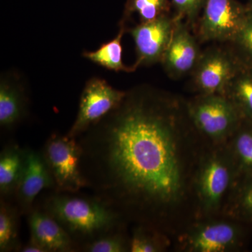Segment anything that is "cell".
Returning <instances> with one entry per match:
<instances>
[{"label":"cell","instance_id":"cell-1","mask_svg":"<svg viewBox=\"0 0 252 252\" xmlns=\"http://www.w3.org/2000/svg\"><path fill=\"white\" fill-rule=\"evenodd\" d=\"M77 140L87 188L126 222L167 235L195 220L194 179L209 144L192 124L187 100L137 86Z\"/></svg>","mask_w":252,"mask_h":252},{"label":"cell","instance_id":"cell-2","mask_svg":"<svg viewBox=\"0 0 252 252\" xmlns=\"http://www.w3.org/2000/svg\"><path fill=\"white\" fill-rule=\"evenodd\" d=\"M77 193L54 190L39 206L67 232L77 251L100 235L125 227L127 222L122 215L102 199Z\"/></svg>","mask_w":252,"mask_h":252},{"label":"cell","instance_id":"cell-3","mask_svg":"<svg viewBox=\"0 0 252 252\" xmlns=\"http://www.w3.org/2000/svg\"><path fill=\"white\" fill-rule=\"evenodd\" d=\"M238 180L234 159L227 143L208 144L200 158L194 179L195 220L222 213Z\"/></svg>","mask_w":252,"mask_h":252},{"label":"cell","instance_id":"cell-4","mask_svg":"<svg viewBox=\"0 0 252 252\" xmlns=\"http://www.w3.org/2000/svg\"><path fill=\"white\" fill-rule=\"evenodd\" d=\"M187 104L197 132L212 145L226 144L244 119L232 101L221 94H196Z\"/></svg>","mask_w":252,"mask_h":252},{"label":"cell","instance_id":"cell-5","mask_svg":"<svg viewBox=\"0 0 252 252\" xmlns=\"http://www.w3.org/2000/svg\"><path fill=\"white\" fill-rule=\"evenodd\" d=\"M245 230L241 222L225 217L194 220L180 235V248L189 252H229L240 250Z\"/></svg>","mask_w":252,"mask_h":252},{"label":"cell","instance_id":"cell-6","mask_svg":"<svg viewBox=\"0 0 252 252\" xmlns=\"http://www.w3.org/2000/svg\"><path fill=\"white\" fill-rule=\"evenodd\" d=\"M245 64L231 45L207 48L191 73L194 90L197 94L225 95L230 81Z\"/></svg>","mask_w":252,"mask_h":252},{"label":"cell","instance_id":"cell-7","mask_svg":"<svg viewBox=\"0 0 252 252\" xmlns=\"http://www.w3.org/2000/svg\"><path fill=\"white\" fill-rule=\"evenodd\" d=\"M41 153L54 180V190L77 193L87 188L80 170L81 148L77 139L53 133Z\"/></svg>","mask_w":252,"mask_h":252},{"label":"cell","instance_id":"cell-8","mask_svg":"<svg viewBox=\"0 0 252 252\" xmlns=\"http://www.w3.org/2000/svg\"><path fill=\"white\" fill-rule=\"evenodd\" d=\"M249 16L247 5L237 0H205L195 26L199 42L231 43Z\"/></svg>","mask_w":252,"mask_h":252},{"label":"cell","instance_id":"cell-9","mask_svg":"<svg viewBox=\"0 0 252 252\" xmlns=\"http://www.w3.org/2000/svg\"><path fill=\"white\" fill-rule=\"evenodd\" d=\"M126 94L125 91L114 89L104 79H89L81 94L77 117L67 135L77 139L91 126L117 108Z\"/></svg>","mask_w":252,"mask_h":252},{"label":"cell","instance_id":"cell-10","mask_svg":"<svg viewBox=\"0 0 252 252\" xmlns=\"http://www.w3.org/2000/svg\"><path fill=\"white\" fill-rule=\"evenodd\" d=\"M176 18L165 15L148 22L140 23L128 29L135 42L136 61L134 70L140 66L161 62L162 56L171 40Z\"/></svg>","mask_w":252,"mask_h":252},{"label":"cell","instance_id":"cell-11","mask_svg":"<svg viewBox=\"0 0 252 252\" xmlns=\"http://www.w3.org/2000/svg\"><path fill=\"white\" fill-rule=\"evenodd\" d=\"M198 42L189 25L176 18L171 40L160 62L169 77L177 79L191 74L202 53Z\"/></svg>","mask_w":252,"mask_h":252},{"label":"cell","instance_id":"cell-12","mask_svg":"<svg viewBox=\"0 0 252 252\" xmlns=\"http://www.w3.org/2000/svg\"><path fill=\"white\" fill-rule=\"evenodd\" d=\"M26 160L22 177L14 200L22 215H28L34 207L36 196L44 189L55 188L54 180L41 152L25 148Z\"/></svg>","mask_w":252,"mask_h":252},{"label":"cell","instance_id":"cell-13","mask_svg":"<svg viewBox=\"0 0 252 252\" xmlns=\"http://www.w3.org/2000/svg\"><path fill=\"white\" fill-rule=\"evenodd\" d=\"M31 238L46 252H72L77 246L59 222L39 207L28 214Z\"/></svg>","mask_w":252,"mask_h":252},{"label":"cell","instance_id":"cell-14","mask_svg":"<svg viewBox=\"0 0 252 252\" xmlns=\"http://www.w3.org/2000/svg\"><path fill=\"white\" fill-rule=\"evenodd\" d=\"M28 97L23 86L14 75L4 74L0 81V126L11 130L26 117Z\"/></svg>","mask_w":252,"mask_h":252},{"label":"cell","instance_id":"cell-15","mask_svg":"<svg viewBox=\"0 0 252 252\" xmlns=\"http://www.w3.org/2000/svg\"><path fill=\"white\" fill-rule=\"evenodd\" d=\"M26 150L16 144L6 146L0 154V195L1 199L14 198L22 177Z\"/></svg>","mask_w":252,"mask_h":252},{"label":"cell","instance_id":"cell-16","mask_svg":"<svg viewBox=\"0 0 252 252\" xmlns=\"http://www.w3.org/2000/svg\"><path fill=\"white\" fill-rule=\"evenodd\" d=\"M239 175V179L252 175V121L243 119L227 142Z\"/></svg>","mask_w":252,"mask_h":252},{"label":"cell","instance_id":"cell-17","mask_svg":"<svg viewBox=\"0 0 252 252\" xmlns=\"http://www.w3.org/2000/svg\"><path fill=\"white\" fill-rule=\"evenodd\" d=\"M222 212L241 223H252V175L239 179Z\"/></svg>","mask_w":252,"mask_h":252},{"label":"cell","instance_id":"cell-18","mask_svg":"<svg viewBox=\"0 0 252 252\" xmlns=\"http://www.w3.org/2000/svg\"><path fill=\"white\" fill-rule=\"evenodd\" d=\"M21 214L11 200H0V252H19L20 217Z\"/></svg>","mask_w":252,"mask_h":252},{"label":"cell","instance_id":"cell-19","mask_svg":"<svg viewBox=\"0 0 252 252\" xmlns=\"http://www.w3.org/2000/svg\"><path fill=\"white\" fill-rule=\"evenodd\" d=\"M117 36L112 40L102 44L98 49L86 51L83 56L91 62L115 72H132V67H128L123 62L122 39L126 31L125 22L121 21Z\"/></svg>","mask_w":252,"mask_h":252},{"label":"cell","instance_id":"cell-20","mask_svg":"<svg viewBox=\"0 0 252 252\" xmlns=\"http://www.w3.org/2000/svg\"><path fill=\"white\" fill-rule=\"evenodd\" d=\"M244 119L252 121V66L245 64L230 81L225 93Z\"/></svg>","mask_w":252,"mask_h":252},{"label":"cell","instance_id":"cell-21","mask_svg":"<svg viewBox=\"0 0 252 252\" xmlns=\"http://www.w3.org/2000/svg\"><path fill=\"white\" fill-rule=\"evenodd\" d=\"M167 234L153 227L135 225L130 238V252H161L170 246Z\"/></svg>","mask_w":252,"mask_h":252},{"label":"cell","instance_id":"cell-22","mask_svg":"<svg viewBox=\"0 0 252 252\" xmlns=\"http://www.w3.org/2000/svg\"><path fill=\"white\" fill-rule=\"evenodd\" d=\"M171 0H128L126 6L124 19L137 14L140 23L153 21L170 14Z\"/></svg>","mask_w":252,"mask_h":252},{"label":"cell","instance_id":"cell-23","mask_svg":"<svg viewBox=\"0 0 252 252\" xmlns=\"http://www.w3.org/2000/svg\"><path fill=\"white\" fill-rule=\"evenodd\" d=\"M124 228L108 232L98 238L84 244L78 251L85 252H130V238L126 235Z\"/></svg>","mask_w":252,"mask_h":252},{"label":"cell","instance_id":"cell-24","mask_svg":"<svg viewBox=\"0 0 252 252\" xmlns=\"http://www.w3.org/2000/svg\"><path fill=\"white\" fill-rule=\"evenodd\" d=\"M230 44L245 64L252 66V14L250 11L243 27Z\"/></svg>","mask_w":252,"mask_h":252},{"label":"cell","instance_id":"cell-25","mask_svg":"<svg viewBox=\"0 0 252 252\" xmlns=\"http://www.w3.org/2000/svg\"><path fill=\"white\" fill-rule=\"evenodd\" d=\"M205 0H171L175 10L174 16L183 19L192 31L195 30Z\"/></svg>","mask_w":252,"mask_h":252},{"label":"cell","instance_id":"cell-26","mask_svg":"<svg viewBox=\"0 0 252 252\" xmlns=\"http://www.w3.org/2000/svg\"><path fill=\"white\" fill-rule=\"evenodd\" d=\"M19 252H46L39 244L30 239L29 241L25 245H22Z\"/></svg>","mask_w":252,"mask_h":252},{"label":"cell","instance_id":"cell-27","mask_svg":"<svg viewBox=\"0 0 252 252\" xmlns=\"http://www.w3.org/2000/svg\"><path fill=\"white\" fill-rule=\"evenodd\" d=\"M246 5L248 6L249 11L252 14V0H248V4Z\"/></svg>","mask_w":252,"mask_h":252}]
</instances>
